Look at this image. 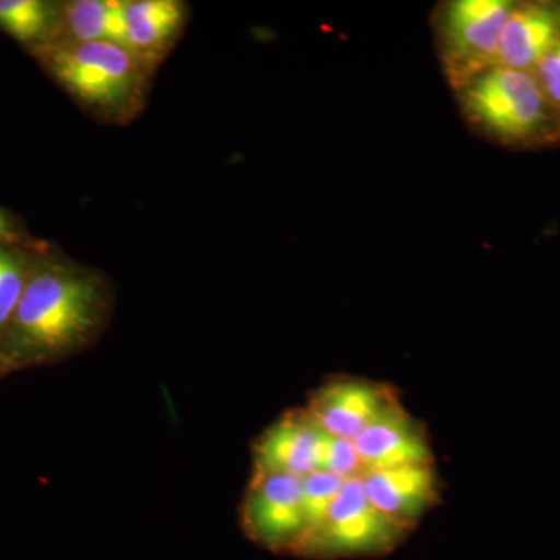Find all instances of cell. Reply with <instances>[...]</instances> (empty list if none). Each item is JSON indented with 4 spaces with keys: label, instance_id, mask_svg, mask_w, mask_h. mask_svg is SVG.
<instances>
[{
    "label": "cell",
    "instance_id": "1",
    "mask_svg": "<svg viewBox=\"0 0 560 560\" xmlns=\"http://www.w3.org/2000/svg\"><path fill=\"white\" fill-rule=\"evenodd\" d=\"M109 311L110 289L97 271L51 249L40 254L0 341V372L80 352L97 340Z\"/></svg>",
    "mask_w": 560,
    "mask_h": 560
},
{
    "label": "cell",
    "instance_id": "2",
    "mask_svg": "<svg viewBox=\"0 0 560 560\" xmlns=\"http://www.w3.org/2000/svg\"><path fill=\"white\" fill-rule=\"evenodd\" d=\"M452 92L464 124L481 139L514 151L560 143V116L529 70L495 65Z\"/></svg>",
    "mask_w": 560,
    "mask_h": 560
},
{
    "label": "cell",
    "instance_id": "3",
    "mask_svg": "<svg viewBox=\"0 0 560 560\" xmlns=\"http://www.w3.org/2000/svg\"><path fill=\"white\" fill-rule=\"evenodd\" d=\"M31 54L80 105L105 119H132L142 108L150 70L120 44L50 43Z\"/></svg>",
    "mask_w": 560,
    "mask_h": 560
},
{
    "label": "cell",
    "instance_id": "4",
    "mask_svg": "<svg viewBox=\"0 0 560 560\" xmlns=\"http://www.w3.org/2000/svg\"><path fill=\"white\" fill-rule=\"evenodd\" d=\"M515 0H442L430 14L434 49L451 90L497 65Z\"/></svg>",
    "mask_w": 560,
    "mask_h": 560
},
{
    "label": "cell",
    "instance_id": "5",
    "mask_svg": "<svg viewBox=\"0 0 560 560\" xmlns=\"http://www.w3.org/2000/svg\"><path fill=\"white\" fill-rule=\"evenodd\" d=\"M405 528L371 503L360 478L342 486L326 521L304 540L296 556L312 560L381 558L400 547Z\"/></svg>",
    "mask_w": 560,
    "mask_h": 560
},
{
    "label": "cell",
    "instance_id": "6",
    "mask_svg": "<svg viewBox=\"0 0 560 560\" xmlns=\"http://www.w3.org/2000/svg\"><path fill=\"white\" fill-rule=\"evenodd\" d=\"M241 517L242 528L254 544L296 556L305 539L302 478L254 470Z\"/></svg>",
    "mask_w": 560,
    "mask_h": 560
},
{
    "label": "cell",
    "instance_id": "7",
    "mask_svg": "<svg viewBox=\"0 0 560 560\" xmlns=\"http://www.w3.org/2000/svg\"><path fill=\"white\" fill-rule=\"evenodd\" d=\"M397 404L399 394L389 383L335 375L312 394L304 408L327 433L355 441Z\"/></svg>",
    "mask_w": 560,
    "mask_h": 560
},
{
    "label": "cell",
    "instance_id": "8",
    "mask_svg": "<svg viewBox=\"0 0 560 560\" xmlns=\"http://www.w3.org/2000/svg\"><path fill=\"white\" fill-rule=\"evenodd\" d=\"M360 480L364 493L377 510L411 530L440 503L441 481L436 464L364 470Z\"/></svg>",
    "mask_w": 560,
    "mask_h": 560
},
{
    "label": "cell",
    "instance_id": "9",
    "mask_svg": "<svg viewBox=\"0 0 560 560\" xmlns=\"http://www.w3.org/2000/svg\"><path fill=\"white\" fill-rule=\"evenodd\" d=\"M326 431L305 408L285 412L254 442V470L305 478L319 470Z\"/></svg>",
    "mask_w": 560,
    "mask_h": 560
},
{
    "label": "cell",
    "instance_id": "10",
    "mask_svg": "<svg viewBox=\"0 0 560 560\" xmlns=\"http://www.w3.org/2000/svg\"><path fill=\"white\" fill-rule=\"evenodd\" d=\"M364 470L411 464H436L429 431L397 404L353 441Z\"/></svg>",
    "mask_w": 560,
    "mask_h": 560
},
{
    "label": "cell",
    "instance_id": "11",
    "mask_svg": "<svg viewBox=\"0 0 560 560\" xmlns=\"http://www.w3.org/2000/svg\"><path fill=\"white\" fill-rule=\"evenodd\" d=\"M560 38V0H515L503 33L497 65L529 70Z\"/></svg>",
    "mask_w": 560,
    "mask_h": 560
},
{
    "label": "cell",
    "instance_id": "12",
    "mask_svg": "<svg viewBox=\"0 0 560 560\" xmlns=\"http://www.w3.org/2000/svg\"><path fill=\"white\" fill-rule=\"evenodd\" d=\"M186 11L178 0H125L124 47L151 72L175 46Z\"/></svg>",
    "mask_w": 560,
    "mask_h": 560
},
{
    "label": "cell",
    "instance_id": "13",
    "mask_svg": "<svg viewBox=\"0 0 560 560\" xmlns=\"http://www.w3.org/2000/svg\"><path fill=\"white\" fill-rule=\"evenodd\" d=\"M97 40L124 46L125 0H70L60 3L57 33L51 43Z\"/></svg>",
    "mask_w": 560,
    "mask_h": 560
},
{
    "label": "cell",
    "instance_id": "14",
    "mask_svg": "<svg viewBox=\"0 0 560 560\" xmlns=\"http://www.w3.org/2000/svg\"><path fill=\"white\" fill-rule=\"evenodd\" d=\"M60 3L47 0H0V31L28 49L55 38Z\"/></svg>",
    "mask_w": 560,
    "mask_h": 560
},
{
    "label": "cell",
    "instance_id": "15",
    "mask_svg": "<svg viewBox=\"0 0 560 560\" xmlns=\"http://www.w3.org/2000/svg\"><path fill=\"white\" fill-rule=\"evenodd\" d=\"M40 254L38 250L0 243V341L9 329Z\"/></svg>",
    "mask_w": 560,
    "mask_h": 560
},
{
    "label": "cell",
    "instance_id": "16",
    "mask_svg": "<svg viewBox=\"0 0 560 560\" xmlns=\"http://www.w3.org/2000/svg\"><path fill=\"white\" fill-rule=\"evenodd\" d=\"M345 482L341 478L320 470L313 471V474L302 478V511H304L305 518V539L311 536L313 530L318 528L320 523L326 521L327 514H329L331 506H334L335 500H337Z\"/></svg>",
    "mask_w": 560,
    "mask_h": 560
},
{
    "label": "cell",
    "instance_id": "17",
    "mask_svg": "<svg viewBox=\"0 0 560 560\" xmlns=\"http://www.w3.org/2000/svg\"><path fill=\"white\" fill-rule=\"evenodd\" d=\"M319 470L348 481L360 478L364 467L353 441L334 436L326 431V440H324L323 452H320Z\"/></svg>",
    "mask_w": 560,
    "mask_h": 560
},
{
    "label": "cell",
    "instance_id": "18",
    "mask_svg": "<svg viewBox=\"0 0 560 560\" xmlns=\"http://www.w3.org/2000/svg\"><path fill=\"white\" fill-rule=\"evenodd\" d=\"M0 243L38 250V253L51 249L49 243L36 238L28 232L20 217L13 215L10 210L3 208H0Z\"/></svg>",
    "mask_w": 560,
    "mask_h": 560
},
{
    "label": "cell",
    "instance_id": "19",
    "mask_svg": "<svg viewBox=\"0 0 560 560\" xmlns=\"http://www.w3.org/2000/svg\"><path fill=\"white\" fill-rule=\"evenodd\" d=\"M545 97L560 116V38L533 69Z\"/></svg>",
    "mask_w": 560,
    "mask_h": 560
}]
</instances>
